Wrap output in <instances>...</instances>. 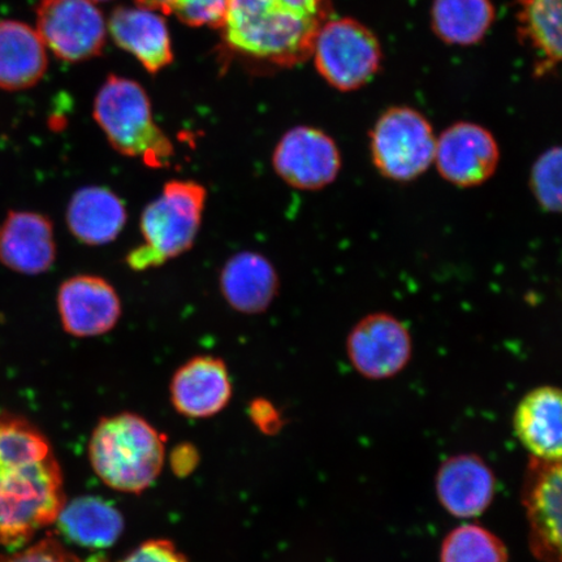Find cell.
<instances>
[{
  "label": "cell",
  "instance_id": "1",
  "mask_svg": "<svg viewBox=\"0 0 562 562\" xmlns=\"http://www.w3.org/2000/svg\"><path fill=\"white\" fill-rule=\"evenodd\" d=\"M65 503L47 439L30 422L0 414V546H24L55 522Z\"/></svg>",
  "mask_w": 562,
  "mask_h": 562
},
{
  "label": "cell",
  "instance_id": "2",
  "mask_svg": "<svg viewBox=\"0 0 562 562\" xmlns=\"http://www.w3.org/2000/svg\"><path fill=\"white\" fill-rule=\"evenodd\" d=\"M329 0H229L221 30L231 52L279 68L312 58Z\"/></svg>",
  "mask_w": 562,
  "mask_h": 562
},
{
  "label": "cell",
  "instance_id": "3",
  "mask_svg": "<svg viewBox=\"0 0 562 562\" xmlns=\"http://www.w3.org/2000/svg\"><path fill=\"white\" fill-rule=\"evenodd\" d=\"M89 459L109 487L139 494L156 482L164 468L165 441L149 422L136 414H116L97 425Z\"/></svg>",
  "mask_w": 562,
  "mask_h": 562
},
{
  "label": "cell",
  "instance_id": "4",
  "mask_svg": "<svg viewBox=\"0 0 562 562\" xmlns=\"http://www.w3.org/2000/svg\"><path fill=\"white\" fill-rule=\"evenodd\" d=\"M93 116L112 149L122 156L151 168L171 165L172 140L154 121L150 98L138 82L110 76L97 93Z\"/></svg>",
  "mask_w": 562,
  "mask_h": 562
},
{
  "label": "cell",
  "instance_id": "5",
  "mask_svg": "<svg viewBox=\"0 0 562 562\" xmlns=\"http://www.w3.org/2000/svg\"><path fill=\"white\" fill-rule=\"evenodd\" d=\"M207 202L206 188L193 180H171L140 214L144 244L126 256L133 271H145L193 248Z\"/></svg>",
  "mask_w": 562,
  "mask_h": 562
},
{
  "label": "cell",
  "instance_id": "6",
  "mask_svg": "<svg viewBox=\"0 0 562 562\" xmlns=\"http://www.w3.org/2000/svg\"><path fill=\"white\" fill-rule=\"evenodd\" d=\"M437 135L420 111L392 105L376 119L370 131L372 165L384 179L406 184L434 165Z\"/></svg>",
  "mask_w": 562,
  "mask_h": 562
},
{
  "label": "cell",
  "instance_id": "7",
  "mask_svg": "<svg viewBox=\"0 0 562 562\" xmlns=\"http://www.w3.org/2000/svg\"><path fill=\"white\" fill-rule=\"evenodd\" d=\"M312 58L329 87L349 93L368 86L381 70V42L355 19H328L316 34Z\"/></svg>",
  "mask_w": 562,
  "mask_h": 562
},
{
  "label": "cell",
  "instance_id": "8",
  "mask_svg": "<svg viewBox=\"0 0 562 562\" xmlns=\"http://www.w3.org/2000/svg\"><path fill=\"white\" fill-rule=\"evenodd\" d=\"M271 161L279 178L302 192H318L333 186L342 168L335 138L312 125L286 131L278 140Z\"/></svg>",
  "mask_w": 562,
  "mask_h": 562
},
{
  "label": "cell",
  "instance_id": "9",
  "mask_svg": "<svg viewBox=\"0 0 562 562\" xmlns=\"http://www.w3.org/2000/svg\"><path fill=\"white\" fill-rule=\"evenodd\" d=\"M37 32L59 59L80 63L101 54L108 25L91 0H42Z\"/></svg>",
  "mask_w": 562,
  "mask_h": 562
},
{
  "label": "cell",
  "instance_id": "10",
  "mask_svg": "<svg viewBox=\"0 0 562 562\" xmlns=\"http://www.w3.org/2000/svg\"><path fill=\"white\" fill-rule=\"evenodd\" d=\"M501 159L494 133L481 124L457 122L437 137L434 165L441 179L456 188L486 184L494 178Z\"/></svg>",
  "mask_w": 562,
  "mask_h": 562
},
{
  "label": "cell",
  "instance_id": "11",
  "mask_svg": "<svg viewBox=\"0 0 562 562\" xmlns=\"http://www.w3.org/2000/svg\"><path fill=\"white\" fill-rule=\"evenodd\" d=\"M347 353L358 374L383 381L400 374L411 362L412 335L395 315L371 313L351 328Z\"/></svg>",
  "mask_w": 562,
  "mask_h": 562
},
{
  "label": "cell",
  "instance_id": "12",
  "mask_svg": "<svg viewBox=\"0 0 562 562\" xmlns=\"http://www.w3.org/2000/svg\"><path fill=\"white\" fill-rule=\"evenodd\" d=\"M561 460L531 456L522 504L530 527V550L542 562H561Z\"/></svg>",
  "mask_w": 562,
  "mask_h": 562
},
{
  "label": "cell",
  "instance_id": "13",
  "mask_svg": "<svg viewBox=\"0 0 562 562\" xmlns=\"http://www.w3.org/2000/svg\"><path fill=\"white\" fill-rule=\"evenodd\" d=\"M56 306L65 331L83 339L109 334L123 314L115 286L104 278L88 273L63 281Z\"/></svg>",
  "mask_w": 562,
  "mask_h": 562
},
{
  "label": "cell",
  "instance_id": "14",
  "mask_svg": "<svg viewBox=\"0 0 562 562\" xmlns=\"http://www.w3.org/2000/svg\"><path fill=\"white\" fill-rule=\"evenodd\" d=\"M50 217L35 211H10L0 224V263L23 276H41L55 263Z\"/></svg>",
  "mask_w": 562,
  "mask_h": 562
},
{
  "label": "cell",
  "instance_id": "15",
  "mask_svg": "<svg viewBox=\"0 0 562 562\" xmlns=\"http://www.w3.org/2000/svg\"><path fill=\"white\" fill-rule=\"evenodd\" d=\"M220 290L235 312L257 315L269 311L280 291V278L269 258L255 250L238 251L223 265Z\"/></svg>",
  "mask_w": 562,
  "mask_h": 562
},
{
  "label": "cell",
  "instance_id": "16",
  "mask_svg": "<svg viewBox=\"0 0 562 562\" xmlns=\"http://www.w3.org/2000/svg\"><path fill=\"white\" fill-rule=\"evenodd\" d=\"M232 384L226 363L213 356L192 358L176 371L171 382L175 409L189 418H207L229 403Z\"/></svg>",
  "mask_w": 562,
  "mask_h": 562
},
{
  "label": "cell",
  "instance_id": "17",
  "mask_svg": "<svg viewBox=\"0 0 562 562\" xmlns=\"http://www.w3.org/2000/svg\"><path fill=\"white\" fill-rule=\"evenodd\" d=\"M496 480L481 457L460 454L442 462L437 494L447 512L459 518L483 515L494 501Z\"/></svg>",
  "mask_w": 562,
  "mask_h": 562
},
{
  "label": "cell",
  "instance_id": "18",
  "mask_svg": "<svg viewBox=\"0 0 562 562\" xmlns=\"http://www.w3.org/2000/svg\"><path fill=\"white\" fill-rule=\"evenodd\" d=\"M128 213L124 201L108 187L77 189L67 205L66 222L70 235L88 246H103L121 236Z\"/></svg>",
  "mask_w": 562,
  "mask_h": 562
},
{
  "label": "cell",
  "instance_id": "19",
  "mask_svg": "<svg viewBox=\"0 0 562 562\" xmlns=\"http://www.w3.org/2000/svg\"><path fill=\"white\" fill-rule=\"evenodd\" d=\"M112 38L156 75L173 60L170 32L157 12L145 7H119L109 21Z\"/></svg>",
  "mask_w": 562,
  "mask_h": 562
},
{
  "label": "cell",
  "instance_id": "20",
  "mask_svg": "<svg viewBox=\"0 0 562 562\" xmlns=\"http://www.w3.org/2000/svg\"><path fill=\"white\" fill-rule=\"evenodd\" d=\"M561 392L558 386H539L527 393L515 413V431L537 459L561 460Z\"/></svg>",
  "mask_w": 562,
  "mask_h": 562
},
{
  "label": "cell",
  "instance_id": "21",
  "mask_svg": "<svg viewBox=\"0 0 562 562\" xmlns=\"http://www.w3.org/2000/svg\"><path fill=\"white\" fill-rule=\"evenodd\" d=\"M46 69V46L38 32L20 21H0V89H30Z\"/></svg>",
  "mask_w": 562,
  "mask_h": 562
},
{
  "label": "cell",
  "instance_id": "22",
  "mask_svg": "<svg viewBox=\"0 0 562 562\" xmlns=\"http://www.w3.org/2000/svg\"><path fill=\"white\" fill-rule=\"evenodd\" d=\"M55 522L61 536L70 542L97 550L116 543L124 530L121 512L91 496L66 502Z\"/></svg>",
  "mask_w": 562,
  "mask_h": 562
},
{
  "label": "cell",
  "instance_id": "23",
  "mask_svg": "<svg viewBox=\"0 0 562 562\" xmlns=\"http://www.w3.org/2000/svg\"><path fill=\"white\" fill-rule=\"evenodd\" d=\"M519 42L536 54L533 75L544 77L561 61V0H521Z\"/></svg>",
  "mask_w": 562,
  "mask_h": 562
},
{
  "label": "cell",
  "instance_id": "24",
  "mask_svg": "<svg viewBox=\"0 0 562 562\" xmlns=\"http://www.w3.org/2000/svg\"><path fill=\"white\" fill-rule=\"evenodd\" d=\"M496 19L491 0H434L431 27L447 45L473 46L486 37Z\"/></svg>",
  "mask_w": 562,
  "mask_h": 562
},
{
  "label": "cell",
  "instance_id": "25",
  "mask_svg": "<svg viewBox=\"0 0 562 562\" xmlns=\"http://www.w3.org/2000/svg\"><path fill=\"white\" fill-rule=\"evenodd\" d=\"M507 547L480 525H462L448 533L441 546V562H508Z\"/></svg>",
  "mask_w": 562,
  "mask_h": 562
},
{
  "label": "cell",
  "instance_id": "26",
  "mask_svg": "<svg viewBox=\"0 0 562 562\" xmlns=\"http://www.w3.org/2000/svg\"><path fill=\"white\" fill-rule=\"evenodd\" d=\"M561 147L547 149L533 161L530 170V191L540 209L558 214L561 210Z\"/></svg>",
  "mask_w": 562,
  "mask_h": 562
},
{
  "label": "cell",
  "instance_id": "27",
  "mask_svg": "<svg viewBox=\"0 0 562 562\" xmlns=\"http://www.w3.org/2000/svg\"><path fill=\"white\" fill-rule=\"evenodd\" d=\"M137 3L173 15L188 25L221 27L229 0H137Z\"/></svg>",
  "mask_w": 562,
  "mask_h": 562
},
{
  "label": "cell",
  "instance_id": "28",
  "mask_svg": "<svg viewBox=\"0 0 562 562\" xmlns=\"http://www.w3.org/2000/svg\"><path fill=\"white\" fill-rule=\"evenodd\" d=\"M0 562H83L59 543V540L47 538L26 550L0 557Z\"/></svg>",
  "mask_w": 562,
  "mask_h": 562
},
{
  "label": "cell",
  "instance_id": "29",
  "mask_svg": "<svg viewBox=\"0 0 562 562\" xmlns=\"http://www.w3.org/2000/svg\"><path fill=\"white\" fill-rule=\"evenodd\" d=\"M121 562H188L170 540H149Z\"/></svg>",
  "mask_w": 562,
  "mask_h": 562
},
{
  "label": "cell",
  "instance_id": "30",
  "mask_svg": "<svg viewBox=\"0 0 562 562\" xmlns=\"http://www.w3.org/2000/svg\"><path fill=\"white\" fill-rule=\"evenodd\" d=\"M91 2L98 3V2H110V0H91Z\"/></svg>",
  "mask_w": 562,
  "mask_h": 562
}]
</instances>
